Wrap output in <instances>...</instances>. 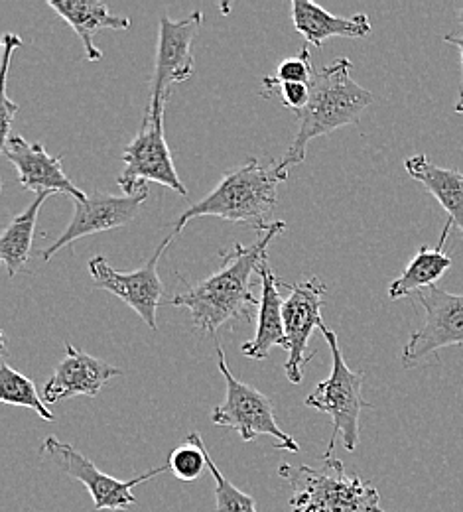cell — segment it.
<instances>
[{"mask_svg": "<svg viewBox=\"0 0 463 512\" xmlns=\"http://www.w3.org/2000/svg\"><path fill=\"white\" fill-rule=\"evenodd\" d=\"M40 453L48 455L67 477L87 487L93 499L95 511H129L136 503V497L133 495L134 487L158 477L160 473L170 471L168 465H158L134 477L131 481H119L103 473L101 469H97L89 457H85L79 449L69 446L66 442H60L56 436H48L44 440Z\"/></svg>", "mask_w": 463, "mask_h": 512, "instance_id": "ba28073f", "label": "cell"}, {"mask_svg": "<svg viewBox=\"0 0 463 512\" xmlns=\"http://www.w3.org/2000/svg\"><path fill=\"white\" fill-rule=\"evenodd\" d=\"M123 162L125 170L117 178V184L125 195L142 192L148 188L146 182L162 184L184 197L188 195L164 136V119L144 115L142 127L123 152Z\"/></svg>", "mask_w": 463, "mask_h": 512, "instance_id": "9c48e42d", "label": "cell"}, {"mask_svg": "<svg viewBox=\"0 0 463 512\" xmlns=\"http://www.w3.org/2000/svg\"><path fill=\"white\" fill-rule=\"evenodd\" d=\"M166 465L174 473V477H178L180 481L190 483V481H196L201 477L207 463H205V453H203V440L198 432H192L184 446L170 451Z\"/></svg>", "mask_w": 463, "mask_h": 512, "instance_id": "d4e9b609", "label": "cell"}, {"mask_svg": "<svg viewBox=\"0 0 463 512\" xmlns=\"http://www.w3.org/2000/svg\"><path fill=\"white\" fill-rule=\"evenodd\" d=\"M452 227H454V223L448 219L436 249H430V247L418 249V253L404 268V272L398 276L397 280L391 282V286H389L391 300L414 296L420 290L436 286V282L452 268V256L444 251V245L448 241Z\"/></svg>", "mask_w": 463, "mask_h": 512, "instance_id": "ffe728a7", "label": "cell"}, {"mask_svg": "<svg viewBox=\"0 0 463 512\" xmlns=\"http://www.w3.org/2000/svg\"><path fill=\"white\" fill-rule=\"evenodd\" d=\"M4 158L18 170L20 186L28 192L66 193L73 199H87V193L81 192L62 168L64 156H50L42 142H28L24 136L14 134L2 146Z\"/></svg>", "mask_w": 463, "mask_h": 512, "instance_id": "5bb4252c", "label": "cell"}, {"mask_svg": "<svg viewBox=\"0 0 463 512\" xmlns=\"http://www.w3.org/2000/svg\"><path fill=\"white\" fill-rule=\"evenodd\" d=\"M278 473L292 489V512H385L373 483L361 475H347L335 457L324 459L316 469L284 463Z\"/></svg>", "mask_w": 463, "mask_h": 512, "instance_id": "277c9868", "label": "cell"}, {"mask_svg": "<svg viewBox=\"0 0 463 512\" xmlns=\"http://www.w3.org/2000/svg\"><path fill=\"white\" fill-rule=\"evenodd\" d=\"M174 239H176L174 233L166 237L160 243V247L154 251V255L146 260V264L134 272H119L109 264L105 256H93L87 266L93 286L99 290L111 292L113 296L123 300L127 306H131L152 331H158L156 314H158L160 300L164 296V284L158 276V262Z\"/></svg>", "mask_w": 463, "mask_h": 512, "instance_id": "30bf717a", "label": "cell"}, {"mask_svg": "<svg viewBox=\"0 0 463 512\" xmlns=\"http://www.w3.org/2000/svg\"><path fill=\"white\" fill-rule=\"evenodd\" d=\"M48 6L54 8L73 28L91 64L103 60V54L93 42L95 34L101 30H129L133 26L129 16L113 14L107 2L101 0H48Z\"/></svg>", "mask_w": 463, "mask_h": 512, "instance_id": "2e32d148", "label": "cell"}, {"mask_svg": "<svg viewBox=\"0 0 463 512\" xmlns=\"http://www.w3.org/2000/svg\"><path fill=\"white\" fill-rule=\"evenodd\" d=\"M276 91H278L282 103L296 113H300L310 101V85H306V83H284V85H278L274 89V93Z\"/></svg>", "mask_w": 463, "mask_h": 512, "instance_id": "4316f807", "label": "cell"}, {"mask_svg": "<svg viewBox=\"0 0 463 512\" xmlns=\"http://www.w3.org/2000/svg\"><path fill=\"white\" fill-rule=\"evenodd\" d=\"M261 276V306H259V325L257 333L251 341H245L241 351L245 357L253 361H263L270 355L272 347H288L286 333H284V298L280 294V280L274 276L268 258L259 266Z\"/></svg>", "mask_w": 463, "mask_h": 512, "instance_id": "e0dca14e", "label": "cell"}, {"mask_svg": "<svg viewBox=\"0 0 463 512\" xmlns=\"http://www.w3.org/2000/svg\"><path fill=\"white\" fill-rule=\"evenodd\" d=\"M203 26V12L196 10L184 20L160 16L156 64L148 97L146 117L164 119V109L172 95V85L184 83L194 75V40Z\"/></svg>", "mask_w": 463, "mask_h": 512, "instance_id": "52a82bcc", "label": "cell"}, {"mask_svg": "<svg viewBox=\"0 0 463 512\" xmlns=\"http://www.w3.org/2000/svg\"><path fill=\"white\" fill-rule=\"evenodd\" d=\"M331 349V373L326 381L318 384L306 398V406L324 414H330L333 432L324 459L333 457L337 436L343 438V448L355 451L359 444V416L363 408H373L363 398V373H355L347 367L345 357L339 349L337 335L322 321L320 327Z\"/></svg>", "mask_w": 463, "mask_h": 512, "instance_id": "5b68a950", "label": "cell"}, {"mask_svg": "<svg viewBox=\"0 0 463 512\" xmlns=\"http://www.w3.org/2000/svg\"><path fill=\"white\" fill-rule=\"evenodd\" d=\"M0 400L4 404L30 408L48 422L56 420L54 412L44 402L36 384L32 383L28 377H24L22 373H18L16 369L8 367V363L0 365Z\"/></svg>", "mask_w": 463, "mask_h": 512, "instance_id": "7402d4cb", "label": "cell"}, {"mask_svg": "<svg viewBox=\"0 0 463 512\" xmlns=\"http://www.w3.org/2000/svg\"><path fill=\"white\" fill-rule=\"evenodd\" d=\"M22 46V38L20 36H16V34H12V32H6L4 34V38H2V107H0V111H2V144L0 146H4L6 142H8V138H10V127H12V121H14V117H16V113H18V105L16 103H12L10 99H8V91H6V87H8V69H10V60H12V54L18 50Z\"/></svg>", "mask_w": 463, "mask_h": 512, "instance_id": "484cf974", "label": "cell"}, {"mask_svg": "<svg viewBox=\"0 0 463 512\" xmlns=\"http://www.w3.org/2000/svg\"><path fill=\"white\" fill-rule=\"evenodd\" d=\"M50 195H54V193L36 195V199L28 205V209L22 211L20 215H16L0 235V258H2V262L6 266V274L10 278L16 276L18 270L30 258L38 213H40V207L44 205V201Z\"/></svg>", "mask_w": 463, "mask_h": 512, "instance_id": "44dd1931", "label": "cell"}, {"mask_svg": "<svg viewBox=\"0 0 463 512\" xmlns=\"http://www.w3.org/2000/svg\"><path fill=\"white\" fill-rule=\"evenodd\" d=\"M288 172L278 162L261 164L257 158L229 170L221 182L198 203L190 205L174 223V235L199 217H221L233 223H247L261 235L272 227V211L278 201V186L286 182Z\"/></svg>", "mask_w": 463, "mask_h": 512, "instance_id": "3957f363", "label": "cell"}, {"mask_svg": "<svg viewBox=\"0 0 463 512\" xmlns=\"http://www.w3.org/2000/svg\"><path fill=\"white\" fill-rule=\"evenodd\" d=\"M217 367L225 379V402L215 406L211 412L213 424L221 428L237 430L245 444L255 442L259 436H270L276 440L274 448L298 453L300 446L288 436L274 418L272 402L261 390L239 381L227 367V359L221 347H217Z\"/></svg>", "mask_w": 463, "mask_h": 512, "instance_id": "8992f818", "label": "cell"}, {"mask_svg": "<svg viewBox=\"0 0 463 512\" xmlns=\"http://www.w3.org/2000/svg\"><path fill=\"white\" fill-rule=\"evenodd\" d=\"M282 231H286V223L274 221L257 243H235L231 251H221V268L209 278L190 284L168 304L190 310L196 329L207 335H215L227 321H251L253 308L261 306V298H255L251 290V276L268 258V245Z\"/></svg>", "mask_w": 463, "mask_h": 512, "instance_id": "6da1fadb", "label": "cell"}, {"mask_svg": "<svg viewBox=\"0 0 463 512\" xmlns=\"http://www.w3.org/2000/svg\"><path fill=\"white\" fill-rule=\"evenodd\" d=\"M316 75V69L312 65V56L310 50L304 48L296 56H290L282 60L274 75H266L263 79V97L270 99L274 95V89L284 83H306L310 85Z\"/></svg>", "mask_w": 463, "mask_h": 512, "instance_id": "603a6c76", "label": "cell"}, {"mask_svg": "<svg viewBox=\"0 0 463 512\" xmlns=\"http://www.w3.org/2000/svg\"><path fill=\"white\" fill-rule=\"evenodd\" d=\"M203 453H205L207 469L211 471V475L215 479V507H217V512H259L257 511V501L251 495L237 489L219 471V467L213 463L205 444H203Z\"/></svg>", "mask_w": 463, "mask_h": 512, "instance_id": "cb8c5ba5", "label": "cell"}, {"mask_svg": "<svg viewBox=\"0 0 463 512\" xmlns=\"http://www.w3.org/2000/svg\"><path fill=\"white\" fill-rule=\"evenodd\" d=\"M125 375L123 369L87 355L66 343V357L58 363L52 377L42 388V398L46 404H56L73 396L95 398L101 388L115 377Z\"/></svg>", "mask_w": 463, "mask_h": 512, "instance_id": "9a60e30c", "label": "cell"}, {"mask_svg": "<svg viewBox=\"0 0 463 512\" xmlns=\"http://www.w3.org/2000/svg\"><path fill=\"white\" fill-rule=\"evenodd\" d=\"M424 308V325L414 331L402 351V367L412 369L444 347L463 345V294L430 286L412 296Z\"/></svg>", "mask_w": 463, "mask_h": 512, "instance_id": "8fae6325", "label": "cell"}, {"mask_svg": "<svg viewBox=\"0 0 463 512\" xmlns=\"http://www.w3.org/2000/svg\"><path fill=\"white\" fill-rule=\"evenodd\" d=\"M408 176L432 193L448 213V219L463 235V174L430 162L426 154H414L404 160Z\"/></svg>", "mask_w": 463, "mask_h": 512, "instance_id": "d6986e66", "label": "cell"}, {"mask_svg": "<svg viewBox=\"0 0 463 512\" xmlns=\"http://www.w3.org/2000/svg\"><path fill=\"white\" fill-rule=\"evenodd\" d=\"M280 286L290 292L282 308L284 333L288 341V359L284 365V373L290 383L300 384L304 379L306 365L316 357V351H308V343L314 329L322 323V308L328 286L322 282L320 276H312L296 284L280 282Z\"/></svg>", "mask_w": 463, "mask_h": 512, "instance_id": "7c38bea8", "label": "cell"}, {"mask_svg": "<svg viewBox=\"0 0 463 512\" xmlns=\"http://www.w3.org/2000/svg\"><path fill=\"white\" fill-rule=\"evenodd\" d=\"M460 20H462V28H463V10L460 12ZM444 42H448V44H452V46H456L458 50H460V54H462V65H463V32L460 34H446L444 36ZM456 113H463V81L462 87H460V97H458V103H456Z\"/></svg>", "mask_w": 463, "mask_h": 512, "instance_id": "83f0119b", "label": "cell"}, {"mask_svg": "<svg viewBox=\"0 0 463 512\" xmlns=\"http://www.w3.org/2000/svg\"><path fill=\"white\" fill-rule=\"evenodd\" d=\"M290 8L294 28L310 46L316 48H322L330 38H365L371 34V22L367 14L343 18L310 0H292Z\"/></svg>", "mask_w": 463, "mask_h": 512, "instance_id": "ac0fdd59", "label": "cell"}, {"mask_svg": "<svg viewBox=\"0 0 463 512\" xmlns=\"http://www.w3.org/2000/svg\"><path fill=\"white\" fill-rule=\"evenodd\" d=\"M148 188L134 195H107V193H91L87 199L79 201L73 199V217L66 227V231L48 247L38 251V256L48 262L52 256L60 253L64 247L71 243L91 237L97 233L113 231L119 227H125L133 221L142 207V203L148 199Z\"/></svg>", "mask_w": 463, "mask_h": 512, "instance_id": "4fadbf2b", "label": "cell"}, {"mask_svg": "<svg viewBox=\"0 0 463 512\" xmlns=\"http://www.w3.org/2000/svg\"><path fill=\"white\" fill-rule=\"evenodd\" d=\"M351 69L353 64L349 58H337L316 71L310 83V101L296 113L298 130L284 158L278 162L280 170L288 172V168L302 164L308 144L314 138L347 125H359L361 115L373 103V93L355 83Z\"/></svg>", "mask_w": 463, "mask_h": 512, "instance_id": "7a4b0ae2", "label": "cell"}]
</instances>
